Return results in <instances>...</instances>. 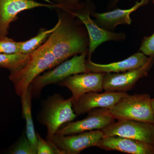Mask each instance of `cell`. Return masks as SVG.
Here are the masks:
<instances>
[{"mask_svg":"<svg viewBox=\"0 0 154 154\" xmlns=\"http://www.w3.org/2000/svg\"><path fill=\"white\" fill-rule=\"evenodd\" d=\"M58 25L45 42L58 65L74 56L88 51L89 37L83 23L66 9L57 6Z\"/></svg>","mask_w":154,"mask_h":154,"instance_id":"1","label":"cell"},{"mask_svg":"<svg viewBox=\"0 0 154 154\" xmlns=\"http://www.w3.org/2000/svg\"><path fill=\"white\" fill-rule=\"evenodd\" d=\"M58 65L55 56L45 42L30 54V58L24 66L11 72L9 79L14 84L16 94L20 97L25 95L36 77Z\"/></svg>","mask_w":154,"mask_h":154,"instance_id":"2","label":"cell"},{"mask_svg":"<svg viewBox=\"0 0 154 154\" xmlns=\"http://www.w3.org/2000/svg\"><path fill=\"white\" fill-rule=\"evenodd\" d=\"M57 5L66 9L85 27L89 37L88 59L91 60V56L95 50L102 43L109 41H120L125 39L126 36L124 33H114L101 28L91 19L93 12L90 4L79 2L74 4H62Z\"/></svg>","mask_w":154,"mask_h":154,"instance_id":"3","label":"cell"},{"mask_svg":"<svg viewBox=\"0 0 154 154\" xmlns=\"http://www.w3.org/2000/svg\"><path fill=\"white\" fill-rule=\"evenodd\" d=\"M73 109V99H64L55 94L45 101L40 121L47 129V140L51 142L62 125L71 122L76 117Z\"/></svg>","mask_w":154,"mask_h":154,"instance_id":"4","label":"cell"},{"mask_svg":"<svg viewBox=\"0 0 154 154\" xmlns=\"http://www.w3.org/2000/svg\"><path fill=\"white\" fill-rule=\"evenodd\" d=\"M88 53V51H86L74 56L36 77L28 89L32 96H38L46 86L58 84L72 75L91 72L86 64Z\"/></svg>","mask_w":154,"mask_h":154,"instance_id":"5","label":"cell"},{"mask_svg":"<svg viewBox=\"0 0 154 154\" xmlns=\"http://www.w3.org/2000/svg\"><path fill=\"white\" fill-rule=\"evenodd\" d=\"M151 99L148 94H128L109 109V111L117 120L128 119L154 123Z\"/></svg>","mask_w":154,"mask_h":154,"instance_id":"6","label":"cell"},{"mask_svg":"<svg viewBox=\"0 0 154 154\" xmlns=\"http://www.w3.org/2000/svg\"><path fill=\"white\" fill-rule=\"evenodd\" d=\"M104 137L119 136L154 146V123L137 120H117L102 130Z\"/></svg>","mask_w":154,"mask_h":154,"instance_id":"7","label":"cell"},{"mask_svg":"<svg viewBox=\"0 0 154 154\" xmlns=\"http://www.w3.org/2000/svg\"><path fill=\"white\" fill-rule=\"evenodd\" d=\"M109 109L96 108L88 112L87 117L82 120L71 122L60 128L56 135L66 136L79 133L104 129L115 122Z\"/></svg>","mask_w":154,"mask_h":154,"instance_id":"8","label":"cell"},{"mask_svg":"<svg viewBox=\"0 0 154 154\" xmlns=\"http://www.w3.org/2000/svg\"><path fill=\"white\" fill-rule=\"evenodd\" d=\"M154 63V55L149 57L145 65L128 71L105 73L103 90L110 92H126L132 89L140 79L148 74Z\"/></svg>","mask_w":154,"mask_h":154,"instance_id":"9","label":"cell"},{"mask_svg":"<svg viewBox=\"0 0 154 154\" xmlns=\"http://www.w3.org/2000/svg\"><path fill=\"white\" fill-rule=\"evenodd\" d=\"M104 134L101 130L91 131L66 136L55 135L51 142L62 154H78L95 146Z\"/></svg>","mask_w":154,"mask_h":154,"instance_id":"10","label":"cell"},{"mask_svg":"<svg viewBox=\"0 0 154 154\" xmlns=\"http://www.w3.org/2000/svg\"><path fill=\"white\" fill-rule=\"evenodd\" d=\"M105 74L94 72L77 74L68 77L58 84L69 90L73 102L87 93L102 92Z\"/></svg>","mask_w":154,"mask_h":154,"instance_id":"11","label":"cell"},{"mask_svg":"<svg viewBox=\"0 0 154 154\" xmlns=\"http://www.w3.org/2000/svg\"><path fill=\"white\" fill-rule=\"evenodd\" d=\"M40 7L55 8L57 5L43 4L34 0H0V38L6 37L10 24L19 13Z\"/></svg>","mask_w":154,"mask_h":154,"instance_id":"12","label":"cell"},{"mask_svg":"<svg viewBox=\"0 0 154 154\" xmlns=\"http://www.w3.org/2000/svg\"><path fill=\"white\" fill-rule=\"evenodd\" d=\"M126 92L105 91L104 93L90 92L82 95L73 102V109L76 115L88 113L96 108L110 109Z\"/></svg>","mask_w":154,"mask_h":154,"instance_id":"13","label":"cell"},{"mask_svg":"<svg viewBox=\"0 0 154 154\" xmlns=\"http://www.w3.org/2000/svg\"><path fill=\"white\" fill-rule=\"evenodd\" d=\"M96 147L106 151H116L130 154H154V146L119 136L104 137Z\"/></svg>","mask_w":154,"mask_h":154,"instance_id":"14","label":"cell"},{"mask_svg":"<svg viewBox=\"0 0 154 154\" xmlns=\"http://www.w3.org/2000/svg\"><path fill=\"white\" fill-rule=\"evenodd\" d=\"M149 0H141L136 2L134 5L128 9H117L110 12L97 13L93 12L91 16L95 18V22L101 28L106 30H114L118 25H130L131 19L130 15L140 7L145 5Z\"/></svg>","mask_w":154,"mask_h":154,"instance_id":"15","label":"cell"},{"mask_svg":"<svg viewBox=\"0 0 154 154\" xmlns=\"http://www.w3.org/2000/svg\"><path fill=\"white\" fill-rule=\"evenodd\" d=\"M149 57L143 53L138 52L123 60L106 64L95 63L88 59L86 64L91 72L107 73H120L139 68L147 63Z\"/></svg>","mask_w":154,"mask_h":154,"instance_id":"16","label":"cell"},{"mask_svg":"<svg viewBox=\"0 0 154 154\" xmlns=\"http://www.w3.org/2000/svg\"><path fill=\"white\" fill-rule=\"evenodd\" d=\"M32 97V94L28 89L26 94L20 96V98L22 102L23 117L26 121L27 137L33 149L37 154V135L34 129L31 110V99Z\"/></svg>","mask_w":154,"mask_h":154,"instance_id":"17","label":"cell"},{"mask_svg":"<svg viewBox=\"0 0 154 154\" xmlns=\"http://www.w3.org/2000/svg\"><path fill=\"white\" fill-rule=\"evenodd\" d=\"M58 23L48 30L42 29L36 36L27 41L19 42V52L23 54H30L43 44L50 35L57 28Z\"/></svg>","mask_w":154,"mask_h":154,"instance_id":"18","label":"cell"},{"mask_svg":"<svg viewBox=\"0 0 154 154\" xmlns=\"http://www.w3.org/2000/svg\"><path fill=\"white\" fill-rule=\"evenodd\" d=\"M30 54L21 53H0V67L8 69L11 72L17 70L27 63L30 58Z\"/></svg>","mask_w":154,"mask_h":154,"instance_id":"19","label":"cell"},{"mask_svg":"<svg viewBox=\"0 0 154 154\" xmlns=\"http://www.w3.org/2000/svg\"><path fill=\"white\" fill-rule=\"evenodd\" d=\"M36 152L38 154H62L61 152L51 142L43 139L38 134Z\"/></svg>","mask_w":154,"mask_h":154,"instance_id":"20","label":"cell"},{"mask_svg":"<svg viewBox=\"0 0 154 154\" xmlns=\"http://www.w3.org/2000/svg\"><path fill=\"white\" fill-rule=\"evenodd\" d=\"M19 52V42L7 36L0 38V53L14 54Z\"/></svg>","mask_w":154,"mask_h":154,"instance_id":"21","label":"cell"},{"mask_svg":"<svg viewBox=\"0 0 154 154\" xmlns=\"http://www.w3.org/2000/svg\"><path fill=\"white\" fill-rule=\"evenodd\" d=\"M12 154H36V152L28 141L27 137H24L11 151Z\"/></svg>","mask_w":154,"mask_h":154,"instance_id":"22","label":"cell"},{"mask_svg":"<svg viewBox=\"0 0 154 154\" xmlns=\"http://www.w3.org/2000/svg\"><path fill=\"white\" fill-rule=\"evenodd\" d=\"M154 4V0H153ZM140 50L147 56L154 55V33L151 36L145 37L141 44Z\"/></svg>","mask_w":154,"mask_h":154,"instance_id":"23","label":"cell"},{"mask_svg":"<svg viewBox=\"0 0 154 154\" xmlns=\"http://www.w3.org/2000/svg\"><path fill=\"white\" fill-rule=\"evenodd\" d=\"M81 0H65L64 4H74L79 2Z\"/></svg>","mask_w":154,"mask_h":154,"instance_id":"24","label":"cell"},{"mask_svg":"<svg viewBox=\"0 0 154 154\" xmlns=\"http://www.w3.org/2000/svg\"><path fill=\"white\" fill-rule=\"evenodd\" d=\"M48 1H51V2L54 3L55 5H60L63 4L65 0H47Z\"/></svg>","mask_w":154,"mask_h":154,"instance_id":"25","label":"cell"},{"mask_svg":"<svg viewBox=\"0 0 154 154\" xmlns=\"http://www.w3.org/2000/svg\"><path fill=\"white\" fill-rule=\"evenodd\" d=\"M151 106L152 110L153 113L154 117V98L151 99Z\"/></svg>","mask_w":154,"mask_h":154,"instance_id":"26","label":"cell"},{"mask_svg":"<svg viewBox=\"0 0 154 154\" xmlns=\"http://www.w3.org/2000/svg\"><path fill=\"white\" fill-rule=\"evenodd\" d=\"M119 1V0H112V2H111V5H116L118 2Z\"/></svg>","mask_w":154,"mask_h":154,"instance_id":"27","label":"cell"}]
</instances>
